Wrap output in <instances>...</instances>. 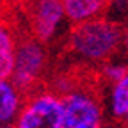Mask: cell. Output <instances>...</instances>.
<instances>
[{
	"instance_id": "cell-1",
	"label": "cell",
	"mask_w": 128,
	"mask_h": 128,
	"mask_svg": "<svg viewBox=\"0 0 128 128\" xmlns=\"http://www.w3.org/2000/svg\"><path fill=\"white\" fill-rule=\"evenodd\" d=\"M124 39L121 27L108 18L76 25L70 32V50L87 62H108Z\"/></svg>"
},
{
	"instance_id": "cell-2",
	"label": "cell",
	"mask_w": 128,
	"mask_h": 128,
	"mask_svg": "<svg viewBox=\"0 0 128 128\" xmlns=\"http://www.w3.org/2000/svg\"><path fill=\"white\" fill-rule=\"evenodd\" d=\"M64 103L57 91L36 89L27 94L12 128H62Z\"/></svg>"
},
{
	"instance_id": "cell-3",
	"label": "cell",
	"mask_w": 128,
	"mask_h": 128,
	"mask_svg": "<svg viewBox=\"0 0 128 128\" xmlns=\"http://www.w3.org/2000/svg\"><path fill=\"white\" fill-rule=\"evenodd\" d=\"M62 128H103V107L94 92L71 87L62 94Z\"/></svg>"
},
{
	"instance_id": "cell-4",
	"label": "cell",
	"mask_w": 128,
	"mask_h": 128,
	"mask_svg": "<svg viewBox=\"0 0 128 128\" xmlns=\"http://www.w3.org/2000/svg\"><path fill=\"white\" fill-rule=\"evenodd\" d=\"M46 68V48L34 38H25L18 44L16 64L11 82L23 94H30L38 89V82Z\"/></svg>"
},
{
	"instance_id": "cell-5",
	"label": "cell",
	"mask_w": 128,
	"mask_h": 128,
	"mask_svg": "<svg viewBox=\"0 0 128 128\" xmlns=\"http://www.w3.org/2000/svg\"><path fill=\"white\" fill-rule=\"evenodd\" d=\"M28 16L34 39H38L43 44L57 38L64 22H68L60 0H41V2L32 4Z\"/></svg>"
},
{
	"instance_id": "cell-6",
	"label": "cell",
	"mask_w": 128,
	"mask_h": 128,
	"mask_svg": "<svg viewBox=\"0 0 128 128\" xmlns=\"http://www.w3.org/2000/svg\"><path fill=\"white\" fill-rule=\"evenodd\" d=\"M62 6L66 20L73 23V27H76L103 18V12L110 4L105 0H62Z\"/></svg>"
},
{
	"instance_id": "cell-7",
	"label": "cell",
	"mask_w": 128,
	"mask_h": 128,
	"mask_svg": "<svg viewBox=\"0 0 128 128\" xmlns=\"http://www.w3.org/2000/svg\"><path fill=\"white\" fill-rule=\"evenodd\" d=\"M25 103L23 92L11 80H0V128L14 126Z\"/></svg>"
},
{
	"instance_id": "cell-8",
	"label": "cell",
	"mask_w": 128,
	"mask_h": 128,
	"mask_svg": "<svg viewBox=\"0 0 128 128\" xmlns=\"http://www.w3.org/2000/svg\"><path fill=\"white\" fill-rule=\"evenodd\" d=\"M18 44L20 41L14 34V28L0 20V80L12 78Z\"/></svg>"
},
{
	"instance_id": "cell-9",
	"label": "cell",
	"mask_w": 128,
	"mask_h": 128,
	"mask_svg": "<svg viewBox=\"0 0 128 128\" xmlns=\"http://www.w3.org/2000/svg\"><path fill=\"white\" fill-rule=\"evenodd\" d=\"M108 110L116 119H124L128 114V75L112 84L108 94Z\"/></svg>"
},
{
	"instance_id": "cell-10",
	"label": "cell",
	"mask_w": 128,
	"mask_h": 128,
	"mask_svg": "<svg viewBox=\"0 0 128 128\" xmlns=\"http://www.w3.org/2000/svg\"><path fill=\"white\" fill-rule=\"evenodd\" d=\"M102 75H103V78L107 82L116 84V82H119L121 78H124L128 75V64L119 62V60H108V62L103 64Z\"/></svg>"
},
{
	"instance_id": "cell-11",
	"label": "cell",
	"mask_w": 128,
	"mask_h": 128,
	"mask_svg": "<svg viewBox=\"0 0 128 128\" xmlns=\"http://www.w3.org/2000/svg\"><path fill=\"white\" fill-rule=\"evenodd\" d=\"M123 44H124V48H126V52H128V30L124 32V39H123Z\"/></svg>"
},
{
	"instance_id": "cell-12",
	"label": "cell",
	"mask_w": 128,
	"mask_h": 128,
	"mask_svg": "<svg viewBox=\"0 0 128 128\" xmlns=\"http://www.w3.org/2000/svg\"><path fill=\"white\" fill-rule=\"evenodd\" d=\"M123 121H124V124H126V126H128V114H126V118H124V119H123Z\"/></svg>"
},
{
	"instance_id": "cell-13",
	"label": "cell",
	"mask_w": 128,
	"mask_h": 128,
	"mask_svg": "<svg viewBox=\"0 0 128 128\" xmlns=\"http://www.w3.org/2000/svg\"><path fill=\"white\" fill-rule=\"evenodd\" d=\"M2 128H12V126H2Z\"/></svg>"
}]
</instances>
